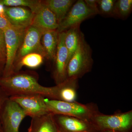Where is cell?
I'll list each match as a JSON object with an SVG mask.
<instances>
[{"mask_svg":"<svg viewBox=\"0 0 132 132\" xmlns=\"http://www.w3.org/2000/svg\"><path fill=\"white\" fill-rule=\"evenodd\" d=\"M39 78L35 72L20 70L7 77H0V87L9 97L37 94L54 100V86H43L38 82Z\"/></svg>","mask_w":132,"mask_h":132,"instance_id":"6da1fadb","label":"cell"},{"mask_svg":"<svg viewBox=\"0 0 132 132\" xmlns=\"http://www.w3.org/2000/svg\"><path fill=\"white\" fill-rule=\"evenodd\" d=\"M92 53V48L83 34L77 49L69 61L67 79H78L91 71L93 64Z\"/></svg>","mask_w":132,"mask_h":132,"instance_id":"7a4b0ae2","label":"cell"},{"mask_svg":"<svg viewBox=\"0 0 132 132\" xmlns=\"http://www.w3.org/2000/svg\"><path fill=\"white\" fill-rule=\"evenodd\" d=\"M45 101L50 112L53 114L69 116L92 123V118L98 113L92 107L76 102H67L47 98Z\"/></svg>","mask_w":132,"mask_h":132,"instance_id":"3957f363","label":"cell"},{"mask_svg":"<svg viewBox=\"0 0 132 132\" xmlns=\"http://www.w3.org/2000/svg\"><path fill=\"white\" fill-rule=\"evenodd\" d=\"M92 123L101 132L105 130L130 132L132 126V111L110 115L98 113L92 118Z\"/></svg>","mask_w":132,"mask_h":132,"instance_id":"277c9868","label":"cell"},{"mask_svg":"<svg viewBox=\"0 0 132 132\" xmlns=\"http://www.w3.org/2000/svg\"><path fill=\"white\" fill-rule=\"evenodd\" d=\"M27 29L18 28L11 25L4 30L6 61L3 77H7L13 73L16 54Z\"/></svg>","mask_w":132,"mask_h":132,"instance_id":"5b68a950","label":"cell"},{"mask_svg":"<svg viewBox=\"0 0 132 132\" xmlns=\"http://www.w3.org/2000/svg\"><path fill=\"white\" fill-rule=\"evenodd\" d=\"M26 116L23 109L9 98L5 103L2 113V131L19 132L21 123Z\"/></svg>","mask_w":132,"mask_h":132,"instance_id":"8992f818","label":"cell"},{"mask_svg":"<svg viewBox=\"0 0 132 132\" xmlns=\"http://www.w3.org/2000/svg\"><path fill=\"white\" fill-rule=\"evenodd\" d=\"M97 14L90 9L84 1L78 0L74 3L64 19L59 24L58 32H65L71 27L81 24L82 21Z\"/></svg>","mask_w":132,"mask_h":132,"instance_id":"52a82bcc","label":"cell"},{"mask_svg":"<svg viewBox=\"0 0 132 132\" xmlns=\"http://www.w3.org/2000/svg\"><path fill=\"white\" fill-rule=\"evenodd\" d=\"M18 104L26 114L31 118L51 113L45 102V97L40 95H29L9 97Z\"/></svg>","mask_w":132,"mask_h":132,"instance_id":"ba28073f","label":"cell"},{"mask_svg":"<svg viewBox=\"0 0 132 132\" xmlns=\"http://www.w3.org/2000/svg\"><path fill=\"white\" fill-rule=\"evenodd\" d=\"M43 32L32 26L26 30L23 40L16 54L14 63L26 55L35 52L41 54L46 58L41 43Z\"/></svg>","mask_w":132,"mask_h":132,"instance_id":"9c48e42d","label":"cell"},{"mask_svg":"<svg viewBox=\"0 0 132 132\" xmlns=\"http://www.w3.org/2000/svg\"><path fill=\"white\" fill-rule=\"evenodd\" d=\"M65 32L59 33V40L55 57L53 61V76L56 85L67 79V68L69 62L68 53L64 43Z\"/></svg>","mask_w":132,"mask_h":132,"instance_id":"30bf717a","label":"cell"},{"mask_svg":"<svg viewBox=\"0 0 132 132\" xmlns=\"http://www.w3.org/2000/svg\"><path fill=\"white\" fill-rule=\"evenodd\" d=\"M57 132H101L94 125L69 116L53 114Z\"/></svg>","mask_w":132,"mask_h":132,"instance_id":"8fae6325","label":"cell"},{"mask_svg":"<svg viewBox=\"0 0 132 132\" xmlns=\"http://www.w3.org/2000/svg\"><path fill=\"white\" fill-rule=\"evenodd\" d=\"M5 15L12 26L27 29L32 25L35 14L23 7H4Z\"/></svg>","mask_w":132,"mask_h":132,"instance_id":"7c38bea8","label":"cell"},{"mask_svg":"<svg viewBox=\"0 0 132 132\" xmlns=\"http://www.w3.org/2000/svg\"><path fill=\"white\" fill-rule=\"evenodd\" d=\"M59 25L54 13L43 3L41 7L35 14L31 26L44 32L57 30Z\"/></svg>","mask_w":132,"mask_h":132,"instance_id":"4fadbf2b","label":"cell"},{"mask_svg":"<svg viewBox=\"0 0 132 132\" xmlns=\"http://www.w3.org/2000/svg\"><path fill=\"white\" fill-rule=\"evenodd\" d=\"M78 79L68 78L60 84L54 86L55 100L67 102H75Z\"/></svg>","mask_w":132,"mask_h":132,"instance_id":"5bb4252c","label":"cell"},{"mask_svg":"<svg viewBox=\"0 0 132 132\" xmlns=\"http://www.w3.org/2000/svg\"><path fill=\"white\" fill-rule=\"evenodd\" d=\"M28 132H57L53 114L32 118Z\"/></svg>","mask_w":132,"mask_h":132,"instance_id":"9a60e30c","label":"cell"},{"mask_svg":"<svg viewBox=\"0 0 132 132\" xmlns=\"http://www.w3.org/2000/svg\"><path fill=\"white\" fill-rule=\"evenodd\" d=\"M59 33L57 30L44 31L41 38V43L45 53L46 59L53 61L57 50Z\"/></svg>","mask_w":132,"mask_h":132,"instance_id":"2e32d148","label":"cell"},{"mask_svg":"<svg viewBox=\"0 0 132 132\" xmlns=\"http://www.w3.org/2000/svg\"><path fill=\"white\" fill-rule=\"evenodd\" d=\"M76 1L75 0H46L42 1V2L54 13L59 24Z\"/></svg>","mask_w":132,"mask_h":132,"instance_id":"e0dca14e","label":"cell"},{"mask_svg":"<svg viewBox=\"0 0 132 132\" xmlns=\"http://www.w3.org/2000/svg\"><path fill=\"white\" fill-rule=\"evenodd\" d=\"M80 25L73 26L65 31L64 43L68 52L69 61L77 49L84 34L81 31Z\"/></svg>","mask_w":132,"mask_h":132,"instance_id":"ac0fdd59","label":"cell"},{"mask_svg":"<svg viewBox=\"0 0 132 132\" xmlns=\"http://www.w3.org/2000/svg\"><path fill=\"white\" fill-rule=\"evenodd\" d=\"M45 59V56L38 53H32L26 55L14 63L13 73L20 71L23 67L36 68L40 66Z\"/></svg>","mask_w":132,"mask_h":132,"instance_id":"d6986e66","label":"cell"},{"mask_svg":"<svg viewBox=\"0 0 132 132\" xmlns=\"http://www.w3.org/2000/svg\"><path fill=\"white\" fill-rule=\"evenodd\" d=\"M0 5L6 7H28L35 14L43 5L42 1L39 0H0Z\"/></svg>","mask_w":132,"mask_h":132,"instance_id":"ffe728a7","label":"cell"},{"mask_svg":"<svg viewBox=\"0 0 132 132\" xmlns=\"http://www.w3.org/2000/svg\"><path fill=\"white\" fill-rule=\"evenodd\" d=\"M132 10V0L116 1L114 7L112 17L126 20L131 14Z\"/></svg>","mask_w":132,"mask_h":132,"instance_id":"44dd1931","label":"cell"},{"mask_svg":"<svg viewBox=\"0 0 132 132\" xmlns=\"http://www.w3.org/2000/svg\"><path fill=\"white\" fill-rule=\"evenodd\" d=\"M116 0H97L98 14L105 17H112Z\"/></svg>","mask_w":132,"mask_h":132,"instance_id":"7402d4cb","label":"cell"},{"mask_svg":"<svg viewBox=\"0 0 132 132\" xmlns=\"http://www.w3.org/2000/svg\"><path fill=\"white\" fill-rule=\"evenodd\" d=\"M4 7L0 5V30L3 31L11 25L5 15Z\"/></svg>","mask_w":132,"mask_h":132,"instance_id":"603a6c76","label":"cell"},{"mask_svg":"<svg viewBox=\"0 0 132 132\" xmlns=\"http://www.w3.org/2000/svg\"><path fill=\"white\" fill-rule=\"evenodd\" d=\"M0 58L6 62V48L4 31L0 30Z\"/></svg>","mask_w":132,"mask_h":132,"instance_id":"cb8c5ba5","label":"cell"},{"mask_svg":"<svg viewBox=\"0 0 132 132\" xmlns=\"http://www.w3.org/2000/svg\"><path fill=\"white\" fill-rule=\"evenodd\" d=\"M9 97L6 94L5 92L0 87V131H2L1 123V117L3 109L6 102Z\"/></svg>","mask_w":132,"mask_h":132,"instance_id":"d4e9b609","label":"cell"},{"mask_svg":"<svg viewBox=\"0 0 132 132\" xmlns=\"http://www.w3.org/2000/svg\"><path fill=\"white\" fill-rule=\"evenodd\" d=\"M84 1L88 7L98 14L97 0H85Z\"/></svg>","mask_w":132,"mask_h":132,"instance_id":"484cf974","label":"cell"},{"mask_svg":"<svg viewBox=\"0 0 132 132\" xmlns=\"http://www.w3.org/2000/svg\"><path fill=\"white\" fill-rule=\"evenodd\" d=\"M5 63L6 62L0 58V77H2L3 75Z\"/></svg>","mask_w":132,"mask_h":132,"instance_id":"4316f807","label":"cell"},{"mask_svg":"<svg viewBox=\"0 0 132 132\" xmlns=\"http://www.w3.org/2000/svg\"><path fill=\"white\" fill-rule=\"evenodd\" d=\"M101 132H119L116 131H112V130H105L102 131Z\"/></svg>","mask_w":132,"mask_h":132,"instance_id":"83f0119b","label":"cell"},{"mask_svg":"<svg viewBox=\"0 0 132 132\" xmlns=\"http://www.w3.org/2000/svg\"><path fill=\"white\" fill-rule=\"evenodd\" d=\"M0 132H2V131H0Z\"/></svg>","mask_w":132,"mask_h":132,"instance_id":"f1b7e54d","label":"cell"}]
</instances>
